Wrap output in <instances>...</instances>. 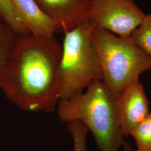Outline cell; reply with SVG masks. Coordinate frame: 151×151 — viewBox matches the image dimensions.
Segmentation results:
<instances>
[{
  "label": "cell",
  "mask_w": 151,
  "mask_h": 151,
  "mask_svg": "<svg viewBox=\"0 0 151 151\" xmlns=\"http://www.w3.org/2000/svg\"><path fill=\"white\" fill-rule=\"evenodd\" d=\"M88 22L65 34L59 67L60 100L84 91L92 83L103 81L97 50Z\"/></svg>",
  "instance_id": "cell-4"
},
{
  "label": "cell",
  "mask_w": 151,
  "mask_h": 151,
  "mask_svg": "<svg viewBox=\"0 0 151 151\" xmlns=\"http://www.w3.org/2000/svg\"><path fill=\"white\" fill-rule=\"evenodd\" d=\"M0 15L19 36L30 34L10 0H0Z\"/></svg>",
  "instance_id": "cell-10"
},
{
  "label": "cell",
  "mask_w": 151,
  "mask_h": 151,
  "mask_svg": "<svg viewBox=\"0 0 151 151\" xmlns=\"http://www.w3.org/2000/svg\"><path fill=\"white\" fill-rule=\"evenodd\" d=\"M135 141V151H151V112L130 133Z\"/></svg>",
  "instance_id": "cell-11"
},
{
  "label": "cell",
  "mask_w": 151,
  "mask_h": 151,
  "mask_svg": "<svg viewBox=\"0 0 151 151\" xmlns=\"http://www.w3.org/2000/svg\"><path fill=\"white\" fill-rule=\"evenodd\" d=\"M4 20H3V19H2V17H1V16L0 15V25L4 22Z\"/></svg>",
  "instance_id": "cell-15"
},
{
  "label": "cell",
  "mask_w": 151,
  "mask_h": 151,
  "mask_svg": "<svg viewBox=\"0 0 151 151\" xmlns=\"http://www.w3.org/2000/svg\"><path fill=\"white\" fill-rule=\"evenodd\" d=\"M91 38L101 63L103 82L114 97L138 80L142 73L151 70V58L135 45L131 37H122L93 27Z\"/></svg>",
  "instance_id": "cell-3"
},
{
  "label": "cell",
  "mask_w": 151,
  "mask_h": 151,
  "mask_svg": "<svg viewBox=\"0 0 151 151\" xmlns=\"http://www.w3.org/2000/svg\"><path fill=\"white\" fill-rule=\"evenodd\" d=\"M30 34L36 37L54 36V25L40 11L34 0H10Z\"/></svg>",
  "instance_id": "cell-8"
},
{
  "label": "cell",
  "mask_w": 151,
  "mask_h": 151,
  "mask_svg": "<svg viewBox=\"0 0 151 151\" xmlns=\"http://www.w3.org/2000/svg\"><path fill=\"white\" fill-rule=\"evenodd\" d=\"M63 122L78 121L93 135L99 151H119L125 140L114 96L103 81L92 83L80 93L60 100L57 106Z\"/></svg>",
  "instance_id": "cell-2"
},
{
  "label": "cell",
  "mask_w": 151,
  "mask_h": 151,
  "mask_svg": "<svg viewBox=\"0 0 151 151\" xmlns=\"http://www.w3.org/2000/svg\"><path fill=\"white\" fill-rule=\"evenodd\" d=\"M123 151H135L134 149L133 148L132 146L129 142L125 141L124 146H123Z\"/></svg>",
  "instance_id": "cell-14"
},
{
  "label": "cell",
  "mask_w": 151,
  "mask_h": 151,
  "mask_svg": "<svg viewBox=\"0 0 151 151\" xmlns=\"http://www.w3.org/2000/svg\"><path fill=\"white\" fill-rule=\"evenodd\" d=\"M131 38L135 45L151 58V13L146 14Z\"/></svg>",
  "instance_id": "cell-12"
},
{
  "label": "cell",
  "mask_w": 151,
  "mask_h": 151,
  "mask_svg": "<svg viewBox=\"0 0 151 151\" xmlns=\"http://www.w3.org/2000/svg\"><path fill=\"white\" fill-rule=\"evenodd\" d=\"M19 35L9 25H0V86L11 59Z\"/></svg>",
  "instance_id": "cell-9"
},
{
  "label": "cell",
  "mask_w": 151,
  "mask_h": 151,
  "mask_svg": "<svg viewBox=\"0 0 151 151\" xmlns=\"http://www.w3.org/2000/svg\"><path fill=\"white\" fill-rule=\"evenodd\" d=\"M67 124L73 142V151H87L86 138L90 132L88 128L78 121H71Z\"/></svg>",
  "instance_id": "cell-13"
},
{
  "label": "cell",
  "mask_w": 151,
  "mask_h": 151,
  "mask_svg": "<svg viewBox=\"0 0 151 151\" xmlns=\"http://www.w3.org/2000/svg\"><path fill=\"white\" fill-rule=\"evenodd\" d=\"M145 15L133 0H93L88 21L93 27L129 38Z\"/></svg>",
  "instance_id": "cell-5"
},
{
  "label": "cell",
  "mask_w": 151,
  "mask_h": 151,
  "mask_svg": "<svg viewBox=\"0 0 151 151\" xmlns=\"http://www.w3.org/2000/svg\"><path fill=\"white\" fill-rule=\"evenodd\" d=\"M115 103L124 137L129 136L130 132L151 113L150 101L139 80L125 88L115 97Z\"/></svg>",
  "instance_id": "cell-7"
},
{
  "label": "cell",
  "mask_w": 151,
  "mask_h": 151,
  "mask_svg": "<svg viewBox=\"0 0 151 151\" xmlns=\"http://www.w3.org/2000/svg\"><path fill=\"white\" fill-rule=\"evenodd\" d=\"M93 0H34L54 25L55 33L65 34L88 22Z\"/></svg>",
  "instance_id": "cell-6"
},
{
  "label": "cell",
  "mask_w": 151,
  "mask_h": 151,
  "mask_svg": "<svg viewBox=\"0 0 151 151\" xmlns=\"http://www.w3.org/2000/svg\"><path fill=\"white\" fill-rule=\"evenodd\" d=\"M62 53L54 36H19L0 88L23 111L53 113L60 100Z\"/></svg>",
  "instance_id": "cell-1"
}]
</instances>
